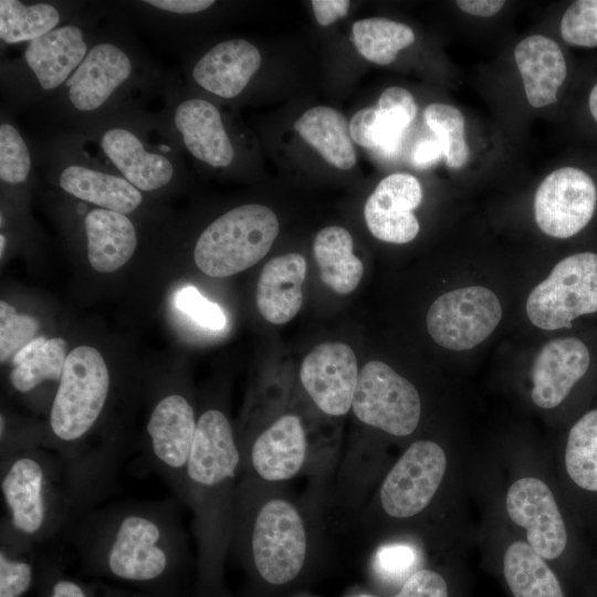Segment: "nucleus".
I'll use <instances>...</instances> for the list:
<instances>
[{
  "mask_svg": "<svg viewBox=\"0 0 597 597\" xmlns=\"http://www.w3.org/2000/svg\"><path fill=\"white\" fill-rule=\"evenodd\" d=\"M75 521L74 538L87 574L178 597L182 555L171 503H121Z\"/></svg>",
  "mask_w": 597,
  "mask_h": 597,
  "instance_id": "obj_1",
  "label": "nucleus"
},
{
  "mask_svg": "<svg viewBox=\"0 0 597 597\" xmlns=\"http://www.w3.org/2000/svg\"><path fill=\"white\" fill-rule=\"evenodd\" d=\"M0 488L7 513L1 544L31 552L33 544L73 522L59 458L31 450L1 457Z\"/></svg>",
  "mask_w": 597,
  "mask_h": 597,
  "instance_id": "obj_2",
  "label": "nucleus"
},
{
  "mask_svg": "<svg viewBox=\"0 0 597 597\" xmlns=\"http://www.w3.org/2000/svg\"><path fill=\"white\" fill-rule=\"evenodd\" d=\"M147 78V67L127 41L95 36L84 60L52 98L64 115L87 127L116 113L114 106Z\"/></svg>",
  "mask_w": 597,
  "mask_h": 597,
  "instance_id": "obj_3",
  "label": "nucleus"
},
{
  "mask_svg": "<svg viewBox=\"0 0 597 597\" xmlns=\"http://www.w3.org/2000/svg\"><path fill=\"white\" fill-rule=\"evenodd\" d=\"M109 388L108 368L96 348L82 345L70 352L49 417L55 440L64 446L59 458L64 470L73 459L76 444L98 421Z\"/></svg>",
  "mask_w": 597,
  "mask_h": 597,
  "instance_id": "obj_4",
  "label": "nucleus"
},
{
  "mask_svg": "<svg viewBox=\"0 0 597 597\" xmlns=\"http://www.w3.org/2000/svg\"><path fill=\"white\" fill-rule=\"evenodd\" d=\"M275 213L256 203L242 205L214 219L199 235L193 260L212 277H227L258 263L279 234Z\"/></svg>",
  "mask_w": 597,
  "mask_h": 597,
  "instance_id": "obj_5",
  "label": "nucleus"
},
{
  "mask_svg": "<svg viewBox=\"0 0 597 597\" xmlns=\"http://www.w3.org/2000/svg\"><path fill=\"white\" fill-rule=\"evenodd\" d=\"M135 116L114 113L90 128L103 157L142 192L164 190L178 174L174 148L155 145Z\"/></svg>",
  "mask_w": 597,
  "mask_h": 597,
  "instance_id": "obj_6",
  "label": "nucleus"
},
{
  "mask_svg": "<svg viewBox=\"0 0 597 597\" xmlns=\"http://www.w3.org/2000/svg\"><path fill=\"white\" fill-rule=\"evenodd\" d=\"M502 507L513 533L552 566L564 556L568 531L547 476L532 470L512 474L504 488Z\"/></svg>",
  "mask_w": 597,
  "mask_h": 597,
  "instance_id": "obj_7",
  "label": "nucleus"
},
{
  "mask_svg": "<svg viewBox=\"0 0 597 597\" xmlns=\"http://www.w3.org/2000/svg\"><path fill=\"white\" fill-rule=\"evenodd\" d=\"M95 35L78 20L67 21L27 43L13 63V92L23 101L53 97L84 60Z\"/></svg>",
  "mask_w": 597,
  "mask_h": 597,
  "instance_id": "obj_8",
  "label": "nucleus"
},
{
  "mask_svg": "<svg viewBox=\"0 0 597 597\" xmlns=\"http://www.w3.org/2000/svg\"><path fill=\"white\" fill-rule=\"evenodd\" d=\"M533 325L545 331L572 326L579 316L597 312V254L579 252L561 260L526 300Z\"/></svg>",
  "mask_w": 597,
  "mask_h": 597,
  "instance_id": "obj_9",
  "label": "nucleus"
},
{
  "mask_svg": "<svg viewBox=\"0 0 597 597\" xmlns=\"http://www.w3.org/2000/svg\"><path fill=\"white\" fill-rule=\"evenodd\" d=\"M452 457L438 442H412L386 475L380 504L390 517L406 520L423 512L451 471Z\"/></svg>",
  "mask_w": 597,
  "mask_h": 597,
  "instance_id": "obj_10",
  "label": "nucleus"
},
{
  "mask_svg": "<svg viewBox=\"0 0 597 597\" xmlns=\"http://www.w3.org/2000/svg\"><path fill=\"white\" fill-rule=\"evenodd\" d=\"M352 407L360 421L396 437L411 434L421 418L417 388L380 360L363 366Z\"/></svg>",
  "mask_w": 597,
  "mask_h": 597,
  "instance_id": "obj_11",
  "label": "nucleus"
},
{
  "mask_svg": "<svg viewBox=\"0 0 597 597\" xmlns=\"http://www.w3.org/2000/svg\"><path fill=\"white\" fill-rule=\"evenodd\" d=\"M503 315L494 292L481 285L448 291L430 305L426 326L438 345L450 350H469L485 341Z\"/></svg>",
  "mask_w": 597,
  "mask_h": 597,
  "instance_id": "obj_12",
  "label": "nucleus"
},
{
  "mask_svg": "<svg viewBox=\"0 0 597 597\" xmlns=\"http://www.w3.org/2000/svg\"><path fill=\"white\" fill-rule=\"evenodd\" d=\"M251 547L264 580L281 585L295 578L304 564L306 535L294 506L283 500L264 504L253 525Z\"/></svg>",
  "mask_w": 597,
  "mask_h": 597,
  "instance_id": "obj_13",
  "label": "nucleus"
},
{
  "mask_svg": "<svg viewBox=\"0 0 597 597\" xmlns=\"http://www.w3.org/2000/svg\"><path fill=\"white\" fill-rule=\"evenodd\" d=\"M164 128L179 139L188 154L211 168L233 164L235 148L219 108L201 97H175L167 92Z\"/></svg>",
  "mask_w": 597,
  "mask_h": 597,
  "instance_id": "obj_14",
  "label": "nucleus"
},
{
  "mask_svg": "<svg viewBox=\"0 0 597 597\" xmlns=\"http://www.w3.org/2000/svg\"><path fill=\"white\" fill-rule=\"evenodd\" d=\"M596 201V187L588 174L575 167L556 169L536 190V224L549 237L570 238L589 223Z\"/></svg>",
  "mask_w": 597,
  "mask_h": 597,
  "instance_id": "obj_15",
  "label": "nucleus"
},
{
  "mask_svg": "<svg viewBox=\"0 0 597 597\" xmlns=\"http://www.w3.org/2000/svg\"><path fill=\"white\" fill-rule=\"evenodd\" d=\"M196 427L193 408L179 394L164 396L155 405L146 425L148 460L171 489L181 491L182 495Z\"/></svg>",
  "mask_w": 597,
  "mask_h": 597,
  "instance_id": "obj_16",
  "label": "nucleus"
},
{
  "mask_svg": "<svg viewBox=\"0 0 597 597\" xmlns=\"http://www.w3.org/2000/svg\"><path fill=\"white\" fill-rule=\"evenodd\" d=\"M48 172L53 174L64 192L98 208L129 216L144 201L143 192L116 170L91 164L84 157L66 156L62 149L54 150Z\"/></svg>",
  "mask_w": 597,
  "mask_h": 597,
  "instance_id": "obj_17",
  "label": "nucleus"
},
{
  "mask_svg": "<svg viewBox=\"0 0 597 597\" xmlns=\"http://www.w3.org/2000/svg\"><path fill=\"white\" fill-rule=\"evenodd\" d=\"M300 378L323 412L345 415L353 404L358 380L356 356L345 343H322L302 362Z\"/></svg>",
  "mask_w": 597,
  "mask_h": 597,
  "instance_id": "obj_18",
  "label": "nucleus"
},
{
  "mask_svg": "<svg viewBox=\"0 0 597 597\" xmlns=\"http://www.w3.org/2000/svg\"><path fill=\"white\" fill-rule=\"evenodd\" d=\"M422 196V187L415 176L396 172L385 177L365 203L364 217L370 233L388 243L412 241L420 230L413 210Z\"/></svg>",
  "mask_w": 597,
  "mask_h": 597,
  "instance_id": "obj_19",
  "label": "nucleus"
},
{
  "mask_svg": "<svg viewBox=\"0 0 597 597\" xmlns=\"http://www.w3.org/2000/svg\"><path fill=\"white\" fill-rule=\"evenodd\" d=\"M587 345L574 336L554 338L538 350L531 369V401L543 410L561 406L590 366Z\"/></svg>",
  "mask_w": 597,
  "mask_h": 597,
  "instance_id": "obj_20",
  "label": "nucleus"
},
{
  "mask_svg": "<svg viewBox=\"0 0 597 597\" xmlns=\"http://www.w3.org/2000/svg\"><path fill=\"white\" fill-rule=\"evenodd\" d=\"M259 49L244 39L224 40L208 49L190 66L200 90L223 100L239 96L261 66Z\"/></svg>",
  "mask_w": 597,
  "mask_h": 597,
  "instance_id": "obj_21",
  "label": "nucleus"
},
{
  "mask_svg": "<svg viewBox=\"0 0 597 597\" xmlns=\"http://www.w3.org/2000/svg\"><path fill=\"white\" fill-rule=\"evenodd\" d=\"M416 114L412 94L404 87L390 86L381 93L377 106L363 108L353 115L350 137L364 148L386 157L395 156Z\"/></svg>",
  "mask_w": 597,
  "mask_h": 597,
  "instance_id": "obj_22",
  "label": "nucleus"
},
{
  "mask_svg": "<svg viewBox=\"0 0 597 597\" xmlns=\"http://www.w3.org/2000/svg\"><path fill=\"white\" fill-rule=\"evenodd\" d=\"M496 570L510 597H566L555 568L516 534L499 548Z\"/></svg>",
  "mask_w": 597,
  "mask_h": 597,
  "instance_id": "obj_23",
  "label": "nucleus"
},
{
  "mask_svg": "<svg viewBox=\"0 0 597 597\" xmlns=\"http://www.w3.org/2000/svg\"><path fill=\"white\" fill-rule=\"evenodd\" d=\"M306 269L305 258L298 253L277 255L265 263L256 284V305L264 320L285 324L295 317L303 304Z\"/></svg>",
  "mask_w": 597,
  "mask_h": 597,
  "instance_id": "obj_24",
  "label": "nucleus"
},
{
  "mask_svg": "<svg viewBox=\"0 0 597 597\" xmlns=\"http://www.w3.org/2000/svg\"><path fill=\"white\" fill-rule=\"evenodd\" d=\"M514 59L530 105L541 108L555 103L567 72L558 44L547 36L533 34L516 44Z\"/></svg>",
  "mask_w": 597,
  "mask_h": 597,
  "instance_id": "obj_25",
  "label": "nucleus"
},
{
  "mask_svg": "<svg viewBox=\"0 0 597 597\" xmlns=\"http://www.w3.org/2000/svg\"><path fill=\"white\" fill-rule=\"evenodd\" d=\"M87 259L91 266L102 273H111L129 261L137 248V232L128 216L93 208L85 214L82 205Z\"/></svg>",
  "mask_w": 597,
  "mask_h": 597,
  "instance_id": "obj_26",
  "label": "nucleus"
},
{
  "mask_svg": "<svg viewBox=\"0 0 597 597\" xmlns=\"http://www.w3.org/2000/svg\"><path fill=\"white\" fill-rule=\"evenodd\" d=\"M306 454V438L298 417L285 415L254 441L251 461L268 481L286 480L301 469Z\"/></svg>",
  "mask_w": 597,
  "mask_h": 597,
  "instance_id": "obj_27",
  "label": "nucleus"
},
{
  "mask_svg": "<svg viewBox=\"0 0 597 597\" xmlns=\"http://www.w3.org/2000/svg\"><path fill=\"white\" fill-rule=\"evenodd\" d=\"M300 136L332 166L348 170L357 161L349 124L337 109L316 106L305 111L294 123Z\"/></svg>",
  "mask_w": 597,
  "mask_h": 597,
  "instance_id": "obj_28",
  "label": "nucleus"
},
{
  "mask_svg": "<svg viewBox=\"0 0 597 597\" xmlns=\"http://www.w3.org/2000/svg\"><path fill=\"white\" fill-rule=\"evenodd\" d=\"M313 256L322 282L337 294H349L359 284L363 262L353 253V238L343 227L322 229L313 242Z\"/></svg>",
  "mask_w": 597,
  "mask_h": 597,
  "instance_id": "obj_29",
  "label": "nucleus"
},
{
  "mask_svg": "<svg viewBox=\"0 0 597 597\" xmlns=\"http://www.w3.org/2000/svg\"><path fill=\"white\" fill-rule=\"evenodd\" d=\"M70 19L61 4L19 0L0 1V40L8 45L32 42Z\"/></svg>",
  "mask_w": 597,
  "mask_h": 597,
  "instance_id": "obj_30",
  "label": "nucleus"
},
{
  "mask_svg": "<svg viewBox=\"0 0 597 597\" xmlns=\"http://www.w3.org/2000/svg\"><path fill=\"white\" fill-rule=\"evenodd\" d=\"M66 357L63 338H33L12 357V387L19 392H29L45 380L60 381Z\"/></svg>",
  "mask_w": 597,
  "mask_h": 597,
  "instance_id": "obj_31",
  "label": "nucleus"
},
{
  "mask_svg": "<svg viewBox=\"0 0 597 597\" xmlns=\"http://www.w3.org/2000/svg\"><path fill=\"white\" fill-rule=\"evenodd\" d=\"M563 463L574 485L597 493V409L584 413L569 429Z\"/></svg>",
  "mask_w": 597,
  "mask_h": 597,
  "instance_id": "obj_32",
  "label": "nucleus"
},
{
  "mask_svg": "<svg viewBox=\"0 0 597 597\" xmlns=\"http://www.w3.org/2000/svg\"><path fill=\"white\" fill-rule=\"evenodd\" d=\"M352 36L357 51L366 60L379 65L390 64L402 49L415 42L410 27L386 18L354 22Z\"/></svg>",
  "mask_w": 597,
  "mask_h": 597,
  "instance_id": "obj_33",
  "label": "nucleus"
},
{
  "mask_svg": "<svg viewBox=\"0 0 597 597\" xmlns=\"http://www.w3.org/2000/svg\"><path fill=\"white\" fill-rule=\"evenodd\" d=\"M429 128L436 134L448 167L461 168L469 159V147L465 142V119L457 107L432 103L423 111Z\"/></svg>",
  "mask_w": 597,
  "mask_h": 597,
  "instance_id": "obj_34",
  "label": "nucleus"
},
{
  "mask_svg": "<svg viewBox=\"0 0 597 597\" xmlns=\"http://www.w3.org/2000/svg\"><path fill=\"white\" fill-rule=\"evenodd\" d=\"M39 597H161L140 590L87 583L63 574L56 563H44L36 584Z\"/></svg>",
  "mask_w": 597,
  "mask_h": 597,
  "instance_id": "obj_35",
  "label": "nucleus"
},
{
  "mask_svg": "<svg viewBox=\"0 0 597 597\" xmlns=\"http://www.w3.org/2000/svg\"><path fill=\"white\" fill-rule=\"evenodd\" d=\"M32 156L19 128L2 117L0 124V180L7 186L25 184L32 172Z\"/></svg>",
  "mask_w": 597,
  "mask_h": 597,
  "instance_id": "obj_36",
  "label": "nucleus"
},
{
  "mask_svg": "<svg viewBox=\"0 0 597 597\" xmlns=\"http://www.w3.org/2000/svg\"><path fill=\"white\" fill-rule=\"evenodd\" d=\"M29 553L1 544L0 597H25L36 587L40 568Z\"/></svg>",
  "mask_w": 597,
  "mask_h": 597,
  "instance_id": "obj_37",
  "label": "nucleus"
},
{
  "mask_svg": "<svg viewBox=\"0 0 597 597\" xmlns=\"http://www.w3.org/2000/svg\"><path fill=\"white\" fill-rule=\"evenodd\" d=\"M39 321L18 314L6 301L0 302V360L7 362L31 342L39 329Z\"/></svg>",
  "mask_w": 597,
  "mask_h": 597,
  "instance_id": "obj_38",
  "label": "nucleus"
},
{
  "mask_svg": "<svg viewBox=\"0 0 597 597\" xmlns=\"http://www.w3.org/2000/svg\"><path fill=\"white\" fill-rule=\"evenodd\" d=\"M561 34L572 45L597 46V0H578L565 11Z\"/></svg>",
  "mask_w": 597,
  "mask_h": 597,
  "instance_id": "obj_39",
  "label": "nucleus"
},
{
  "mask_svg": "<svg viewBox=\"0 0 597 597\" xmlns=\"http://www.w3.org/2000/svg\"><path fill=\"white\" fill-rule=\"evenodd\" d=\"M176 307L201 327L219 331L227 324L221 307L207 300L195 286H185L176 292Z\"/></svg>",
  "mask_w": 597,
  "mask_h": 597,
  "instance_id": "obj_40",
  "label": "nucleus"
},
{
  "mask_svg": "<svg viewBox=\"0 0 597 597\" xmlns=\"http://www.w3.org/2000/svg\"><path fill=\"white\" fill-rule=\"evenodd\" d=\"M419 561L417 549L409 544L394 543L381 546L375 556L377 573L389 580L402 583L417 569Z\"/></svg>",
  "mask_w": 597,
  "mask_h": 597,
  "instance_id": "obj_41",
  "label": "nucleus"
},
{
  "mask_svg": "<svg viewBox=\"0 0 597 597\" xmlns=\"http://www.w3.org/2000/svg\"><path fill=\"white\" fill-rule=\"evenodd\" d=\"M451 582L439 570L419 568L400 586L394 597H454Z\"/></svg>",
  "mask_w": 597,
  "mask_h": 597,
  "instance_id": "obj_42",
  "label": "nucleus"
},
{
  "mask_svg": "<svg viewBox=\"0 0 597 597\" xmlns=\"http://www.w3.org/2000/svg\"><path fill=\"white\" fill-rule=\"evenodd\" d=\"M145 8L168 17L200 13L214 4L213 0H146L138 2Z\"/></svg>",
  "mask_w": 597,
  "mask_h": 597,
  "instance_id": "obj_43",
  "label": "nucleus"
},
{
  "mask_svg": "<svg viewBox=\"0 0 597 597\" xmlns=\"http://www.w3.org/2000/svg\"><path fill=\"white\" fill-rule=\"evenodd\" d=\"M311 3L317 22L323 27L345 17L350 6L348 0H313Z\"/></svg>",
  "mask_w": 597,
  "mask_h": 597,
  "instance_id": "obj_44",
  "label": "nucleus"
},
{
  "mask_svg": "<svg viewBox=\"0 0 597 597\" xmlns=\"http://www.w3.org/2000/svg\"><path fill=\"white\" fill-rule=\"evenodd\" d=\"M442 154V148L437 139L419 140L411 153V159L415 166L427 168L434 164Z\"/></svg>",
  "mask_w": 597,
  "mask_h": 597,
  "instance_id": "obj_45",
  "label": "nucleus"
},
{
  "mask_svg": "<svg viewBox=\"0 0 597 597\" xmlns=\"http://www.w3.org/2000/svg\"><path fill=\"white\" fill-rule=\"evenodd\" d=\"M457 6L464 12L478 17H492L505 4L502 0H459Z\"/></svg>",
  "mask_w": 597,
  "mask_h": 597,
  "instance_id": "obj_46",
  "label": "nucleus"
},
{
  "mask_svg": "<svg viewBox=\"0 0 597 597\" xmlns=\"http://www.w3.org/2000/svg\"><path fill=\"white\" fill-rule=\"evenodd\" d=\"M589 109L594 119L597 122V83L589 94Z\"/></svg>",
  "mask_w": 597,
  "mask_h": 597,
  "instance_id": "obj_47",
  "label": "nucleus"
},
{
  "mask_svg": "<svg viewBox=\"0 0 597 597\" xmlns=\"http://www.w3.org/2000/svg\"><path fill=\"white\" fill-rule=\"evenodd\" d=\"M6 244H7L6 235H4L3 233H1V234H0V255H1V256H2L3 253H4Z\"/></svg>",
  "mask_w": 597,
  "mask_h": 597,
  "instance_id": "obj_48",
  "label": "nucleus"
}]
</instances>
